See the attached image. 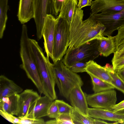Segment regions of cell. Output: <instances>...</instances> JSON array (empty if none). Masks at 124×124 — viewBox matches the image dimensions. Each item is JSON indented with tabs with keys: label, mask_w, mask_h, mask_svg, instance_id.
<instances>
[{
	"label": "cell",
	"mask_w": 124,
	"mask_h": 124,
	"mask_svg": "<svg viewBox=\"0 0 124 124\" xmlns=\"http://www.w3.org/2000/svg\"><path fill=\"white\" fill-rule=\"evenodd\" d=\"M78 7L79 9L88 6H91L92 0H78Z\"/></svg>",
	"instance_id": "33"
},
{
	"label": "cell",
	"mask_w": 124,
	"mask_h": 124,
	"mask_svg": "<svg viewBox=\"0 0 124 124\" xmlns=\"http://www.w3.org/2000/svg\"><path fill=\"white\" fill-rule=\"evenodd\" d=\"M88 116L94 118L124 124V114L109 110L94 108H89Z\"/></svg>",
	"instance_id": "14"
},
{
	"label": "cell",
	"mask_w": 124,
	"mask_h": 124,
	"mask_svg": "<svg viewBox=\"0 0 124 124\" xmlns=\"http://www.w3.org/2000/svg\"><path fill=\"white\" fill-rule=\"evenodd\" d=\"M91 77L93 85V90L94 93L114 89V87L108 82L89 74Z\"/></svg>",
	"instance_id": "24"
},
{
	"label": "cell",
	"mask_w": 124,
	"mask_h": 124,
	"mask_svg": "<svg viewBox=\"0 0 124 124\" xmlns=\"http://www.w3.org/2000/svg\"><path fill=\"white\" fill-rule=\"evenodd\" d=\"M54 101L46 95L40 96L30 105L25 117L38 119L47 116L48 109Z\"/></svg>",
	"instance_id": "10"
},
{
	"label": "cell",
	"mask_w": 124,
	"mask_h": 124,
	"mask_svg": "<svg viewBox=\"0 0 124 124\" xmlns=\"http://www.w3.org/2000/svg\"><path fill=\"white\" fill-rule=\"evenodd\" d=\"M124 109V100L116 104L109 110L115 112H117Z\"/></svg>",
	"instance_id": "34"
},
{
	"label": "cell",
	"mask_w": 124,
	"mask_h": 124,
	"mask_svg": "<svg viewBox=\"0 0 124 124\" xmlns=\"http://www.w3.org/2000/svg\"><path fill=\"white\" fill-rule=\"evenodd\" d=\"M8 0H0V39L2 38L8 19Z\"/></svg>",
	"instance_id": "22"
},
{
	"label": "cell",
	"mask_w": 124,
	"mask_h": 124,
	"mask_svg": "<svg viewBox=\"0 0 124 124\" xmlns=\"http://www.w3.org/2000/svg\"><path fill=\"white\" fill-rule=\"evenodd\" d=\"M57 20L53 15H47L42 31L45 51L46 57L53 59L54 39Z\"/></svg>",
	"instance_id": "9"
},
{
	"label": "cell",
	"mask_w": 124,
	"mask_h": 124,
	"mask_svg": "<svg viewBox=\"0 0 124 124\" xmlns=\"http://www.w3.org/2000/svg\"><path fill=\"white\" fill-rule=\"evenodd\" d=\"M17 16L22 24L34 17L33 0H19Z\"/></svg>",
	"instance_id": "15"
},
{
	"label": "cell",
	"mask_w": 124,
	"mask_h": 124,
	"mask_svg": "<svg viewBox=\"0 0 124 124\" xmlns=\"http://www.w3.org/2000/svg\"><path fill=\"white\" fill-rule=\"evenodd\" d=\"M0 114L3 118L11 123L19 124L20 118L12 115L5 112L0 110Z\"/></svg>",
	"instance_id": "31"
},
{
	"label": "cell",
	"mask_w": 124,
	"mask_h": 124,
	"mask_svg": "<svg viewBox=\"0 0 124 124\" xmlns=\"http://www.w3.org/2000/svg\"><path fill=\"white\" fill-rule=\"evenodd\" d=\"M99 40L98 50L100 55L107 57L115 52V36L109 35L105 37L103 36Z\"/></svg>",
	"instance_id": "20"
},
{
	"label": "cell",
	"mask_w": 124,
	"mask_h": 124,
	"mask_svg": "<svg viewBox=\"0 0 124 124\" xmlns=\"http://www.w3.org/2000/svg\"><path fill=\"white\" fill-rule=\"evenodd\" d=\"M19 118V124H45V122L42 118L32 119L25 117Z\"/></svg>",
	"instance_id": "30"
},
{
	"label": "cell",
	"mask_w": 124,
	"mask_h": 124,
	"mask_svg": "<svg viewBox=\"0 0 124 124\" xmlns=\"http://www.w3.org/2000/svg\"><path fill=\"white\" fill-rule=\"evenodd\" d=\"M89 17L97 22L103 24L106 29L103 35H111L115 31L124 24V9L119 11H109L90 13Z\"/></svg>",
	"instance_id": "6"
},
{
	"label": "cell",
	"mask_w": 124,
	"mask_h": 124,
	"mask_svg": "<svg viewBox=\"0 0 124 124\" xmlns=\"http://www.w3.org/2000/svg\"><path fill=\"white\" fill-rule=\"evenodd\" d=\"M106 69L112 79V85L115 88L124 94V80L119 76L114 69Z\"/></svg>",
	"instance_id": "25"
},
{
	"label": "cell",
	"mask_w": 124,
	"mask_h": 124,
	"mask_svg": "<svg viewBox=\"0 0 124 124\" xmlns=\"http://www.w3.org/2000/svg\"><path fill=\"white\" fill-rule=\"evenodd\" d=\"M117 30V33L115 36L116 51L114 53L112 61L124 57V24Z\"/></svg>",
	"instance_id": "21"
},
{
	"label": "cell",
	"mask_w": 124,
	"mask_h": 124,
	"mask_svg": "<svg viewBox=\"0 0 124 124\" xmlns=\"http://www.w3.org/2000/svg\"><path fill=\"white\" fill-rule=\"evenodd\" d=\"M40 96L37 92L32 89H26L19 94L16 116L19 117H25L30 105Z\"/></svg>",
	"instance_id": "13"
},
{
	"label": "cell",
	"mask_w": 124,
	"mask_h": 124,
	"mask_svg": "<svg viewBox=\"0 0 124 124\" xmlns=\"http://www.w3.org/2000/svg\"><path fill=\"white\" fill-rule=\"evenodd\" d=\"M70 116L74 124H96L97 119L83 114L74 108Z\"/></svg>",
	"instance_id": "23"
},
{
	"label": "cell",
	"mask_w": 124,
	"mask_h": 124,
	"mask_svg": "<svg viewBox=\"0 0 124 124\" xmlns=\"http://www.w3.org/2000/svg\"><path fill=\"white\" fill-rule=\"evenodd\" d=\"M114 70H116L124 67V57L115 61H111Z\"/></svg>",
	"instance_id": "32"
},
{
	"label": "cell",
	"mask_w": 124,
	"mask_h": 124,
	"mask_svg": "<svg viewBox=\"0 0 124 124\" xmlns=\"http://www.w3.org/2000/svg\"><path fill=\"white\" fill-rule=\"evenodd\" d=\"M54 41L53 63L62 60L69 46L70 24L64 19L58 17Z\"/></svg>",
	"instance_id": "5"
},
{
	"label": "cell",
	"mask_w": 124,
	"mask_h": 124,
	"mask_svg": "<svg viewBox=\"0 0 124 124\" xmlns=\"http://www.w3.org/2000/svg\"><path fill=\"white\" fill-rule=\"evenodd\" d=\"M19 94H14L0 99V110L17 116Z\"/></svg>",
	"instance_id": "18"
},
{
	"label": "cell",
	"mask_w": 124,
	"mask_h": 124,
	"mask_svg": "<svg viewBox=\"0 0 124 124\" xmlns=\"http://www.w3.org/2000/svg\"><path fill=\"white\" fill-rule=\"evenodd\" d=\"M23 89L4 75L0 76V99L14 94H19Z\"/></svg>",
	"instance_id": "16"
},
{
	"label": "cell",
	"mask_w": 124,
	"mask_h": 124,
	"mask_svg": "<svg viewBox=\"0 0 124 124\" xmlns=\"http://www.w3.org/2000/svg\"><path fill=\"white\" fill-rule=\"evenodd\" d=\"M60 115L56 102L54 101L48 109L47 116L50 118L57 119L59 118Z\"/></svg>",
	"instance_id": "28"
},
{
	"label": "cell",
	"mask_w": 124,
	"mask_h": 124,
	"mask_svg": "<svg viewBox=\"0 0 124 124\" xmlns=\"http://www.w3.org/2000/svg\"><path fill=\"white\" fill-rule=\"evenodd\" d=\"M116 71L119 76L124 80V67Z\"/></svg>",
	"instance_id": "35"
},
{
	"label": "cell",
	"mask_w": 124,
	"mask_h": 124,
	"mask_svg": "<svg viewBox=\"0 0 124 124\" xmlns=\"http://www.w3.org/2000/svg\"><path fill=\"white\" fill-rule=\"evenodd\" d=\"M30 42L43 87L49 97L54 101L57 99V96L53 63L50 62L49 58L45 56L42 49L36 40L30 39Z\"/></svg>",
	"instance_id": "2"
},
{
	"label": "cell",
	"mask_w": 124,
	"mask_h": 124,
	"mask_svg": "<svg viewBox=\"0 0 124 124\" xmlns=\"http://www.w3.org/2000/svg\"><path fill=\"white\" fill-rule=\"evenodd\" d=\"M86 63V72L89 75H91L112 85V79L108 70L104 67L98 64L93 60H90Z\"/></svg>",
	"instance_id": "17"
},
{
	"label": "cell",
	"mask_w": 124,
	"mask_h": 124,
	"mask_svg": "<svg viewBox=\"0 0 124 124\" xmlns=\"http://www.w3.org/2000/svg\"><path fill=\"white\" fill-rule=\"evenodd\" d=\"M53 67L55 82L60 94L69 100L72 90L77 86H82L83 82L79 75L70 70L62 60L53 63Z\"/></svg>",
	"instance_id": "3"
},
{
	"label": "cell",
	"mask_w": 124,
	"mask_h": 124,
	"mask_svg": "<svg viewBox=\"0 0 124 124\" xmlns=\"http://www.w3.org/2000/svg\"><path fill=\"white\" fill-rule=\"evenodd\" d=\"M86 62H77L68 68L72 71L77 73L86 72Z\"/></svg>",
	"instance_id": "29"
},
{
	"label": "cell",
	"mask_w": 124,
	"mask_h": 124,
	"mask_svg": "<svg viewBox=\"0 0 124 124\" xmlns=\"http://www.w3.org/2000/svg\"><path fill=\"white\" fill-rule=\"evenodd\" d=\"M85 94L88 105L93 108L110 110L116 104V93L114 89Z\"/></svg>",
	"instance_id": "8"
},
{
	"label": "cell",
	"mask_w": 124,
	"mask_h": 124,
	"mask_svg": "<svg viewBox=\"0 0 124 124\" xmlns=\"http://www.w3.org/2000/svg\"><path fill=\"white\" fill-rule=\"evenodd\" d=\"M77 0H65L62 3L58 17L65 20L70 24L73 15L78 8Z\"/></svg>",
	"instance_id": "19"
},
{
	"label": "cell",
	"mask_w": 124,
	"mask_h": 124,
	"mask_svg": "<svg viewBox=\"0 0 124 124\" xmlns=\"http://www.w3.org/2000/svg\"><path fill=\"white\" fill-rule=\"evenodd\" d=\"M60 115L70 114L74 108L62 100H56Z\"/></svg>",
	"instance_id": "27"
},
{
	"label": "cell",
	"mask_w": 124,
	"mask_h": 124,
	"mask_svg": "<svg viewBox=\"0 0 124 124\" xmlns=\"http://www.w3.org/2000/svg\"><path fill=\"white\" fill-rule=\"evenodd\" d=\"M99 43V40L96 39L78 47L68 48L62 61L68 67L77 62H86L94 60L100 55L98 50Z\"/></svg>",
	"instance_id": "4"
},
{
	"label": "cell",
	"mask_w": 124,
	"mask_h": 124,
	"mask_svg": "<svg viewBox=\"0 0 124 124\" xmlns=\"http://www.w3.org/2000/svg\"><path fill=\"white\" fill-rule=\"evenodd\" d=\"M54 0H33L34 19L35 23L37 39L42 37L45 18L47 14L54 15Z\"/></svg>",
	"instance_id": "7"
},
{
	"label": "cell",
	"mask_w": 124,
	"mask_h": 124,
	"mask_svg": "<svg viewBox=\"0 0 124 124\" xmlns=\"http://www.w3.org/2000/svg\"><path fill=\"white\" fill-rule=\"evenodd\" d=\"M45 124H74L70 114H61L59 118L47 121Z\"/></svg>",
	"instance_id": "26"
},
{
	"label": "cell",
	"mask_w": 124,
	"mask_h": 124,
	"mask_svg": "<svg viewBox=\"0 0 124 124\" xmlns=\"http://www.w3.org/2000/svg\"><path fill=\"white\" fill-rule=\"evenodd\" d=\"M81 86L77 85L74 88L70 94L69 100L71 106L81 113L88 116L89 108L85 93L82 91Z\"/></svg>",
	"instance_id": "11"
},
{
	"label": "cell",
	"mask_w": 124,
	"mask_h": 124,
	"mask_svg": "<svg viewBox=\"0 0 124 124\" xmlns=\"http://www.w3.org/2000/svg\"><path fill=\"white\" fill-rule=\"evenodd\" d=\"M83 10L78 7L70 24L69 43L68 49L78 47L92 40L100 39L104 36L106 28L89 17L83 21Z\"/></svg>",
	"instance_id": "1"
},
{
	"label": "cell",
	"mask_w": 124,
	"mask_h": 124,
	"mask_svg": "<svg viewBox=\"0 0 124 124\" xmlns=\"http://www.w3.org/2000/svg\"><path fill=\"white\" fill-rule=\"evenodd\" d=\"M116 112L120 114H124V109L119 111Z\"/></svg>",
	"instance_id": "36"
},
{
	"label": "cell",
	"mask_w": 124,
	"mask_h": 124,
	"mask_svg": "<svg viewBox=\"0 0 124 124\" xmlns=\"http://www.w3.org/2000/svg\"><path fill=\"white\" fill-rule=\"evenodd\" d=\"M124 9V0H95L92 1L91 10L97 14L109 11H119Z\"/></svg>",
	"instance_id": "12"
}]
</instances>
